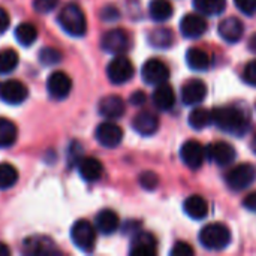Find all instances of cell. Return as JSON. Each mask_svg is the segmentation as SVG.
I'll return each mask as SVG.
<instances>
[{
  "label": "cell",
  "instance_id": "cell-47",
  "mask_svg": "<svg viewBox=\"0 0 256 256\" xmlns=\"http://www.w3.org/2000/svg\"><path fill=\"white\" fill-rule=\"evenodd\" d=\"M250 148H252V152H254V153H256V134L254 135L252 141H250Z\"/></svg>",
  "mask_w": 256,
  "mask_h": 256
},
{
  "label": "cell",
  "instance_id": "cell-35",
  "mask_svg": "<svg viewBox=\"0 0 256 256\" xmlns=\"http://www.w3.org/2000/svg\"><path fill=\"white\" fill-rule=\"evenodd\" d=\"M140 184L146 190H154L159 184V177L153 171H144L140 176Z\"/></svg>",
  "mask_w": 256,
  "mask_h": 256
},
{
  "label": "cell",
  "instance_id": "cell-36",
  "mask_svg": "<svg viewBox=\"0 0 256 256\" xmlns=\"http://www.w3.org/2000/svg\"><path fill=\"white\" fill-rule=\"evenodd\" d=\"M58 4V0H33V9L39 14H48L54 10Z\"/></svg>",
  "mask_w": 256,
  "mask_h": 256
},
{
  "label": "cell",
  "instance_id": "cell-22",
  "mask_svg": "<svg viewBox=\"0 0 256 256\" xmlns=\"http://www.w3.org/2000/svg\"><path fill=\"white\" fill-rule=\"evenodd\" d=\"M153 104L160 111H168L176 105V93L166 82L159 84L153 92Z\"/></svg>",
  "mask_w": 256,
  "mask_h": 256
},
{
  "label": "cell",
  "instance_id": "cell-1",
  "mask_svg": "<svg viewBox=\"0 0 256 256\" xmlns=\"http://www.w3.org/2000/svg\"><path fill=\"white\" fill-rule=\"evenodd\" d=\"M212 114H213V123H216V126L226 134L243 136L244 134H248L250 128L249 114L236 105L218 106L212 111Z\"/></svg>",
  "mask_w": 256,
  "mask_h": 256
},
{
  "label": "cell",
  "instance_id": "cell-45",
  "mask_svg": "<svg viewBox=\"0 0 256 256\" xmlns=\"http://www.w3.org/2000/svg\"><path fill=\"white\" fill-rule=\"evenodd\" d=\"M249 50L256 52V33L255 34H252V38L249 39Z\"/></svg>",
  "mask_w": 256,
  "mask_h": 256
},
{
  "label": "cell",
  "instance_id": "cell-2",
  "mask_svg": "<svg viewBox=\"0 0 256 256\" xmlns=\"http://www.w3.org/2000/svg\"><path fill=\"white\" fill-rule=\"evenodd\" d=\"M58 24L60 27L70 36L81 38L87 32V20L82 9L78 4L69 3L60 9L58 14Z\"/></svg>",
  "mask_w": 256,
  "mask_h": 256
},
{
  "label": "cell",
  "instance_id": "cell-6",
  "mask_svg": "<svg viewBox=\"0 0 256 256\" xmlns=\"http://www.w3.org/2000/svg\"><path fill=\"white\" fill-rule=\"evenodd\" d=\"M100 46L105 52L122 56L130 48V38L123 28H112L102 36Z\"/></svg>",
  "mask_w": 256,
  "mask_h": 256
},
{
  "label": "cell",
  "instance_id": "cell-27",
  "mask_svg": "<svg viewBox=\"0 0 256 256\" xmlns=\"http://www.w3.org/2000/svg\"><path fill=\"white\" fill-rule=\"evenodd\" d=\"M148 12L153 21L160 22V21H166L172 15L174 8L168 0H152L148 4Z\"/></svg>",
  "mask_w": 256,
  "mask_h": 256
},
{
  "label": "cell",
  "instance_id": "cell-25",
  "mask_svg": "<svg viewBox=\"0 0 256 256\" xmlns=\"http://www.w3.org/2000/svg\"><path fill=\"white\" fill-rule=\"evenodd\" d=\"M186 62L192 70H207L212 64L208 52L201 48H189L186 54Z\"/></svg>",
  "mask_w": 256,
  "mask_h": 256
},
{
  "label": "cell",
  "instance_id": "cell-42",
  "mask_svg": "<svg viewBox=\"0 0 256 256\" xmlns=\"http://www.w3.org/2000/svg\"><path fill=\"white\" fill-rule=\"evenodd\" d=\"M9 24H10L9 14L6 12V9H3V8L0 6V34L4 33V32L9 28Z\"/></svg>",
  "mask_w": 256,
  "mask_h": 256
},
{
  "label": "cell",
  "instance_id": "cell-9",
  "mask_svg": "<svg viewBox=\"0 0 256 256\" xmlns=\"http://www.w3.org/2000/svg\"><path fill=\"white\" fill-rule=\"evenodd\" d=\"M94 136L102 147L114 148L123 141V129L112 122H104L96 128Z\"/></svg>",
  "mask_w": 256,
  "mask_h": 256
},
{
  "label": "cell",
  "instance_id": "cell-16",
  "mask_svg": "<svg viewBox=\"0 0 256 256\" xmlns=\"http://www.w3.org/2000/svg\"><path fill=\"white\" fill-rule=\"evenodd\" d=\"M158 250V240L150 232H140L134 237L130 246L132 256H153Z\"/></svg>",
  "mask_w": 256,
  "mask_h": 256
},
{
  "label": "cell",
  "instance_id": "cell-33",
  "mask_svg": "<svg viewBox=\"0 0 256 256\" xmlns=\"http://www.w3.org/2000/svg\"><path fill=\"white\" fill-rule=\"evenodd\" d=\"M18 182V171L10 164H0V190H6L15 186Z\"/></svg>",
  "mask_w": 256,
  "mask_h": 256
},
{
  "label": "cell",
  "instance_id": "cell-7",
  "mask_svg": "<svg viewBox=\"0 0 256 256\" xmlns=\"http://www.w3.org/2000/svg\"><path fill=\"white\" fill-rule=\"evenodd\" d=\"M256 178V170L250 164H240L226 174V184L234 190H244Z\"/></svg>",
  "mask_w": 256,
  "mask_h": 256
},
{
  "label": "cell",
  "instance_id": "cell-4",
  "mask_svg": "<svg viewBox=\"0 0 256 256\" xmlns=\"http://www.w3.org/2000/svg\"><path fill=\"white\" fill-rule=\"evenodd\" d=\"M70 238L80 250L92 252L96 244V230L88 220H76L70 228Z\"/></svg>",
  "mask_w": 256,
  "mask_h": 256
},
{
  "label": "cell",
  "instance_id": "cell-41",
  "mask_svg": "<svg viewBox=\"0 0 256 256\" xmlns=\"http://www.w3.org/2000/svg\"><path fill=\"white\" fill-rule=\"evenodd\" d=\"M118 15H120L118 10L116 8H112V6H106V8L102 9V18L105 21H114V20L118 18Z\"/></svg>",
  "mask_w": 256,
  "mask_h": 256
},
{
  "label": "cell",
  "instance_id": "cell-17",
  "mask_svg": "<svg viewBox=\"0 0 256 256\" xmlns=\"http://www.w3.org/2000/svg\"><path fill=\"white\" fill-rule=\"evenodd\" d=\"M244 33V26L237 16H228L219 24V34L228 44H237Z\"/></svg>",
  "mask_w": 256,
  "mask_h": 256
},
{
  "label": "cell",
  "instance_id": "cell-24",
  "mask_svg": "<svg viewBox=\"0 0 256 256\" xmlns=\"http://www.w3.org/2000/svg\"><path fill=\"white\" fill-rule=\"evenodd\" d=\"M186 214L190 218V219H195V220H202L207 218L208 214V204L207 201L200 196V195H192L189 196L186 201H184V206H183Z\"/></svg>",
  "mask_w": 256,
  "mask_h": 256
},
{
  "label": "cell",
  "instance_id": "cell-8",
  "mask_svg": "<svg viewBox=\"0 0 256 256\" xmlns=\"http://www.w3.org/2000/svg\"><path fill=\"white\" fill-rule=\"evenodd\" d=\"M46 90H48V94L51 99L63 100L69 96V93L72 90V80L66 72L56 70L48 76Z\"/></svg>",
  "mask_w": 256,
  "mask_h": 256
},
{
  "label": "cell",
  "instance_id": "cell-10",
  "mask_svg": "<svg viewBox=\"0 0 256 256\" xmlns=\"http://www.w3.org/2000/svg\"><path fill=\"white\" fill-rule=\"evenodd\" d=\"M141 75H142L144 82L152 84V86H159V84L168 81L170 69L162 60L150 58L144 63V66L141 69Z\"/></svg>",
  "mask_w": 256,
  "mask_h": 256
},
{
  "label": "cell",
  "instance_id": "cell-20",
  "mask_svg": "<svg viewBox=\"0 0 256 256\" xmlns=\"http://www.w3.org/2000/svg\"><path fill=\"white\" fill-rule=\"evenodd\" d=\"M24 254L27 255H52L57 254L54 243L46 237H28L22 243Z\"/></svg>",
  "mask_w": 256,
  "mask_h": 256
},
{
  "label": "cell",
  "instance_id": "cell-40",
  "mask_svg": "<svg viewBox=\"0 0 256 256\" xmlns=\"http://www.w3.org/2000/svg\"><path fill=\"white\" fill-rule=\"evenodd\" d=\"M194 254H195L194 248L188 243H183V242H178L171 250L172 256H192Z\"/></svg>",
  "mask_w": 256,
  "mask_h": 256
},
{
  "label": "cell",
  "instance_id": "cell-5",
  "mask_svg": "<svg viewBox=\"0 0 256 256\" xmlns=\"http://www.w3.org/2000/svg\"><path fill=\"white\" fill-rule=\"evenodd\" d=\"M135 74V69H134V64L132 62L124 56H116L106 66V75H108V80L112 82V84H124L128 82Z\"/></svg>",
  "mask_w": 256,
  "mask_h": 256
},
{
  "label": "cell",
  "instance_id": "cell-28",
  "mask_svg": "<svg viewBox=\"0 0 256 256\" xmlns=\"http://www.w3.org/2000/svg\"><path fill=\"white\" fill-rule=\"evenodd\" d=\"M194 6L206 16H216L225 10L226 0H194Z\"/></svg>",
  "mask_w": 256,
  "mask_h": 256
},
{
  "label": "cell",
  "instance_id": "cell-38",
  "mask_svg": "<svg viewBox=\"0 0 256 256\" xmlns=\"http://www.w3.org/2000/svg\"><path fill=\"white\" fill-rule=\"evenodd\" d=\"M236 6L240 12H243L248 16H252L256 14V0H234Z\"/></svg>",
  "mask_w": 256,
  "mask_h": 256
},
{
  "label": "cell",
  "instance_id": "cell-34",
  "mask_svg": "<svg viewBox=\"0 0 256 256\" xmlns=\"http://www.w3.org/2000/svg\"><path fill=\"white\" fill-rule=\"evenodd\" d=\"M39 62L44 66H54L62 62V52L54 46H45L39 51Z\"/></svg>",
  "mask_w": 256,
  "mask_h": 256
},
{
  "label": "cell",
  "instance_id": "cell-19",
  "mask_svg": "<svg viewBox=\"0 0 256 256\" xmlns=\"http://www.w3.org/2000/svg\"><path fill=\"white\" fill-rule=\"evenodd\" d=\"M124 111H126L124 100L117 94L105 96L99 102V112H100V116H104L106 118H111V120L120 118L124 114Z\"/></svg>",
  "mask_w": 256,
  "mask_h": 256
},
{
  "label": "cell",
  "instance_id": "cell-18",
  "mask_svg": "<svg viewBox=\"0 0 256 256\" xmlns=\"http://www.w3.org/2000/svg\"><path fill=\"white\" fill-rule=\"evenodd\" d=\"M132 128L135 129V132H138L142 136H150L153 134L158 132L159 129V118L156 114L148 112V111H142L140 114H136L132 120Z\"/></svg>",
  "mask_w": 256,
  "mask_h": 256
},
{
  "label": "cell",
  "instance_id": "cell-15",
  "mask_svg": "<svg viewBox=\"0 0 256 256\" xmlns=\"http://www.w3.org/2000/svg\"><path fill=\"white\" fill-rule=\"evenodd\" d=\"M207 96V86L201 80H189L183 84L182 99L184 105H198Z\"/></svg>",
  "mask_w": 256,
  "mask_h": 256
},
{
  "label": "cell",
  "instance_id": "cell-37",
  "mask_svg": "<svg viewBox=\"0 0 256 256\" xmlns=\"http://www.w3.org/2000/svg\"><path fill=\"white\" fill-rule=\"evenodd\" d=\"M81 159H82V147L80 146V142L72 141L68 150V160L69 164L75 165V164H80Z\"/></svg>",
  "mask_w": 256,
  "mask_h": 256
},
{
  "label": "cell",
  "instance_id": "cell-21",
  "mask_svg": "<svg viewBox=\"0 0 256 256\" xmlns=\"http://www.w3.org/2000/svg\"><path fill=\"white\" fill-rule=\"evenodd\" d=\"M80 176L87 183L98 182L104 174V165L96 158H82L78 164Z\"/></svg>",
  "mask_w": 256,
  "mask_h": 256
},
{
  "label": "cell",
  "instance_id": "cell-13",
  "mask_svg": "<svg viewBox=\"0 0 256 256\" xmlns=\"http://www.w3.org/2000/svg\"><path fill=\"white\" fill-rule=\"evenodd\" d=\"M180 156L183 159V162L190 168V170H198L206 159V148L202 147L201 142L195 141V140H189L182 146L180 150Z\"/></svg>",
  "mask_w": 256,
  "mask_h": 256
},
{
  "label": "cell",
  "instance_id": "cell-44",
  "mask_svg": "<svg viewBox=\"0 0 256 256\" xmlns=\"http://www.w3.org/2000/svg\"><path fill=\"white\" fill-rule=\"evenodd\" d=\"M129 100H130L132 105H144L146 100H147V96H146V93H142V92H135V93L130 94Z\"/></svg>",
  "mask_w": 256,
  "mask_h": 256
},
{
  "label": "cell",
  "instance_id": "cell-43",
  "mask_svg": "<svg viewBox=\"0 0 256 256\" xmlns=\"http://www.w3.org/2000/svg\"><path fill=\"white\" fill-rule=\"evenodd\" d=\"M243 206L249 210V212H252V213H256V190L255 192H252V194H249L246 198H244V201H243Z\"/></svg>",
  "mask_w": 256,
  "mask_h": 256
},
{
  "label": "cell",
  "instance_id": "cell-26",
  "mask_svg": "<svg viewBox=\"0 0 256 256\" xmlns=\"http://www.w3.org/2000/svg\"><path fill=\"white\" fill-rule=\"evenodd\" d=\"M18 129L9 118L0 117V148H9L15 144Z\"/></svg>",
  "mask_w": 256,
  "mask_h": 256
},
{
  "label": "cell",
  "instance_id": "cell-3",
  "mask_svg": "<svg viewBox=\"0 0 256 256\" xmlns=\"http://www.w3.org/2000/svg\"><path fill=\"white\" fill-rule=\"evenodd\" d=\"M200 242L208 250H222L231 242V231L224 224H210L201 230Z\"/></svg>",
  "mask_w": 256,
  "mask_h": 256
},
{
  "label": "cell",
  "instance_id": "cell-14",
  "mask_svg": "<svg viewBox=\"0 0 256 256\" xmlns=\"http://www.w3.org/2000/svg\"><path fill=\"white\" fill-rule=\"evenodd\" d=\"M180 30L183 36L189 39H195L202 36L207 32V21L202 14H188L180 21Z\"/></svg>",
  "mask_w": 256,
  "mask_h": 256
},
{
  "label": "cell",
  "instance_id": "cell-12",
  "mask_svg": "<svg viewBox=\"0 0 256 256\" xmlns=\"http://www.w3.org/2000/svg\"><path fill=\"white\" fill-rule=\"evenodd\" d=\"M206 154L216 165L225 166V165H230V164L234 162V159H236V148L230 142L216 141V142L210 144L206 148Z\"/></svg>",
  "mask_w": 256,
  "mask_h": 256
},
{
  "label": "cell",
  "instance_id": "cell-39",
  "mask_svg": "<svg viewBox=\"0 0 256 256\" xmlns=\"http://www.w3.org/2000/svg\"><path fill=\"white\" fill-rule=\"evenodd\" d=\"M243 78H244V81H246L249 86H254V87H256V60L249 62V64L244 68Z\"/></svg>",
  "mask_w": 256,
  "mask_h": 256
},
{
  "label": "cell",
  "instance_id": "cell-29",
  "mask_svg": "<svg viewBox=\"0 0 256 256\" xmlns=\"http://www.w3.org/2000/svg\"><path fill=\"white\" fill-rule=\"evenodd\" d=\"M15 39L22 46H30L38 39V28L32 22H21L15 28Z\"/></svg>",
  "mask_w": 256,
  "mask_h": 256
},
{
  "label": "cell",
  "instance_id": "cell-11",
  "mask_svg": "<svg viewBox=\"0 0 256 256\" xmlns=\"http://www.w3.org/2000/svg\"><path fill=\"white\" fill-rule=\"evenodd\" d=\"M28 96L27 87L18 80H8L0 86V99L8 105H20Z\"/></svg>",
  "mask_w": 256,
  "mask_h": 256
},
{
  "label": "cell",
  "instance_id": "cell-31",
  "mask_svg": "<svg viewBox=\"0 0 256 256\" xmlns=\"http://www.w3.org/2000/svg\"><path fill=\"white\" fill-rule=\"evenodd\" d=\"M212 122H213V114L207 108H195L189 114V124L192 129L196 130L206 129L207 126H210Z\"/></svg>",
  "mask_w": 256,
  "mask_h": 256
},
{
  "label": "cell",
  "instance_id": "cell-32",
  "mask_svg": "<svg viewBox=\"0 0 256 256\" xmlns=\"http://www.w3.org/2000/svg\"><path fill=\"white\" fill-rule=\"evenodd\" d=\"M18 62H20V57L15 50H10V48L2 50L0 51V74L6 75V74L14 72L18 66Z\"/></svg>",
  "mask_w": 256,
  "mask_h": 256
},
{
  "label": "cell",
  "instance_id": "cell-30",
  "mask_svg": "<svg viewBox=\"0 0 256 256\" xmlns=\"http://www.w3.org/2000/svg\"><path fill=\"white\" fill-rule=\"evenodd\" d=\"M148 40L154 48H170L174 42V33L166 27L154 28L148 34Z\"/></svg>",
  "mask_w": 256,
  "mask_h": 256
},
{
  "label": "cell",
  "instance_id": "cell-23",
  "mask_svg": "<svg viewBox=\"0 0 256 256\" xmlns=\"http://www.w3.org/2000/svg\"><path fill=\"white\" fill-rule=\"evenodd\" d=\"M94 224H96V230L99 232H102L105 236H110V234H114L118 230L120 219H118L116 212H112L110 208H105V210H100L96 214Z\"/></svg>",
  "mask_w": 256,
  "mask_h": 256
},
{
  "label": "cell",
  "instance_id": "cell-46",
  "mask_svg": "<svg viewBox=\"0 0 256 256\" xmlns=\"http://www.w3.org/2000/svg\"><path fill=\"white\" fill-rule=\"evenodd\" d=\"M9 254H10V249L6 244L0 243V256H8Z\"/></svg>",
  "mask_w": 256,
  "mask_h": 256
}]
</instances>
